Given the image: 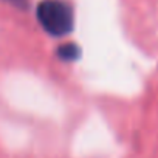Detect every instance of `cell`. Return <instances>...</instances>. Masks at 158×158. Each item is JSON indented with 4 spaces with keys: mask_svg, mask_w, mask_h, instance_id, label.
I'll return each mask as SVG.
<instances>
[{
    "mask_svg": "<svg viewBox=\"0 0 158 158\" xmlns=\"http://www.w3.org/2000/svg\"><path fill=\"white\" fill-rule=\"evenodd\" d=\"M36 16L42 28L54 37H62L73 31V8L64 0H42Z\"/></svg>",
    "mask_w": 158,
    "mask_h": 158,
    "instance_id": "1",
    "label": "cell"
},
{
    "mask_svg": "<svg viewBox=\"0 0 158 158\" xmlns=\"http://www.w3.org/2000/svg\"><path fill=\"white\" fill-rule=\"evenodd\" d=\"M57 53L64 60H74L79 56V47L74 45V44H65V45L59 47Z\"/></svg>",
    "mask_w": 158,
    "mask_h": 158,
    "instance_id": "2",
    "label": "cell"
},
{
    "mask_svg": "<svg viewBox=\"0 0 158 158\" xmlns=\"http://www.w3.org/2000/svg\"><path fill=\"white\" fill-rule=\"evenodd\" d=\"M11 3H14V5H17V6H27V0H10Z\"/></svg>",
    "mask_w": 158,
    "mask_h": 158,
    "instance_id": "3",
    "label": "cell"
}]
</instances>
